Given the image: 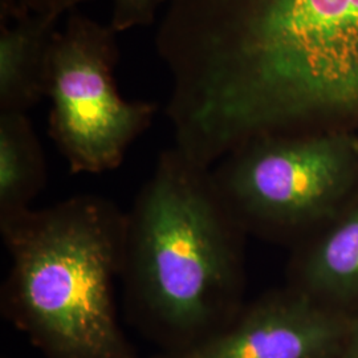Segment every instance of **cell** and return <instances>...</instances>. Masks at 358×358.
<instances>
[{"label": "cell", "mask_w": 358, "mask_h": 358, "mask_svg": "<svg viewBox=\"0 0 358 358\" xmlns=\"http://www.w3.org/2000/svg\"><path fill=\"white\" fill-rule=\"evenodd\" d=\"M127 213L99 195L0 217L4 319L44 358H140L115 307Z\"/></svg>", "instance_id": "3957f363"}, {"label": "cell", "mask_w": 358, "mask_h": 358, "mask_svg": "<svg viewBox=\"0 0 358 358\" xmlns=\"http://www.w3.org/2000/svg\"><path fill=\"white\" fill-rule=\"evenodd\" d=\"M63 15L34 13L1 23L0 112L27 113L47 97L52 47Z\"/></svg>", "instance_id": "52a82bcc"}, {"label": "cell", "mask_w": 358, "mask_h": 358, "mask_svg": "<svg viewBox=\"0 0 358 358\" xmlns=\"http://www.w3.org/2000/svg\"><path fill=\"white\" fill-rule=\"evenodd\" d=\"M350 325L300 291L273 294L190 349L152 358H336Z\"/></svg>", "instance_id": "8992f818"}, {"label": "cell", "mask_w": 358, "mask_h": 358, "mask_svg": "<svg viewBox=\"0 0 358 358\" xmlns=\"http://www.w3.org/2000/svg\"><path fill=\"white\" fill-rule=\"evenodd\" d=\"M340 358H358V321L350 325Z\"/></svg>", "instance_id": "7c38bea8"}, {"label": "cell", "mask_w": 358, "mask_h": 358, "mask_svg": "<svg viewBox=\"0 0 358 358\" xmlns=\"http://www.w3.org/2000/svg\"><path fill=\"white\" fill-rule=\"evenodd\" d=\"M241 223L296 229L331 211L358 177V131L325 130L245 142L211 167Z\"/></svg>", "instance_id": "5b68a950"}, {"label": "cell", "mask_w": 358, "mask_h": 358, "mask_svg": "<svg viewBox=\"0 0 358 358\" xmlns=\"http://www.w3.org/2000/svg\"><path fill=\"white\" fill-rule=\"evenodd\" d=\"M1 23L34 13H72L85 0H0Z\"/></svg>", "instance_id": "8fae6325"}, {"label": "cell", "mask_w": 358, "mask_h": 358, "mask_svg": "<svg viewBox=\"0 0 358 358\" xmlns=\"http://www.w3.org/2000/svg\"><path fill=\"white\" fill-rule=\"evenodd\" d=\"M299 278L308 296L358 294V205L304 256Z\"/></svg>", "instance_id": "9c48e42d"}, {"label": "cell", "mask_w": 358, "mask_h": 358, "mask_svg": "<svg viewBox=\"0 0 358 358\" xmlns=\"http://www.w3.org/2000/svg\"><path fill=\"white\" fill-rule=\"evenodd\" d=\"M165 0H112L109 24L117 34L150 26Z\"/></svg>", "instance_id": "30bf717a"}, {"label": "cell", "mask_w": 358, "mask_h": 358, "mask_svg": "<svg viewBox=\"0 0 358 358\" xmlns=\"http://www.w3.org/2000/svg\"><path fill=\"white\" fill-rule=\"evenodd\" d=\"M211 167L164 150L127 213L121 280L131 322L161 349H190L241 313L236 229Z\"/></svg>", "instance_id": "7a4b0ae2"}, {"label": "cell", "mask_w": 358, "mask_h": 358, "mask_svg": "<svg viewBox=\"0 0 358 358\" xmlns=\"http://www.w3.org/2000/svg\"><path fill=\"white\" fill-rule=\"evenodd\" d=\"M117 32L72 11L52 47L47 97L48 133L73 174L120 166L158 112L150 101H129L117 90Z\"/></svg>", "instance_id": "277c9868"}, {"label": "cell", "mask_w": 358, "mask_h": 358, "mask_svg": "<svg viewBox=\"0 0 358 358\" xmlns=\"http://www.w3.org/2000/svg\"><path fill=\"white\" fill-rule=\"evenodd\" d=\"M1 358H11V357H8V356H1Z\"/></svg>", "instance_id": "4fadbf2b"}, {"label": "cell", "mask_w": 358, "mask_h": 358, "mask_svg": "<svg viewBox=\"0 0 358 358\" xmlns=\"http://www.w3.org/2000/svg\"><path fill=\"white\" fill-rule=\"evenodd\" d=\"M45 183L44 153L27 113L0 112V217L32 208Z\"/></svg>", "instance_id": "ba28073f"}, {"label": "cell", "mask_w": 358, "mask_h": 358, "mask_svg": "<svg viewBox=\"0 0 358 358\" xmlns=\"http://www.w3.org/2000/svg\"><path fill=\"white\" fill-rule=\"evenodd\" d=\"M155 48L174 145L203 166L358 125V0H165Z\"/></svg>", "instance_id": "6da1fadb"}]
</instances>
